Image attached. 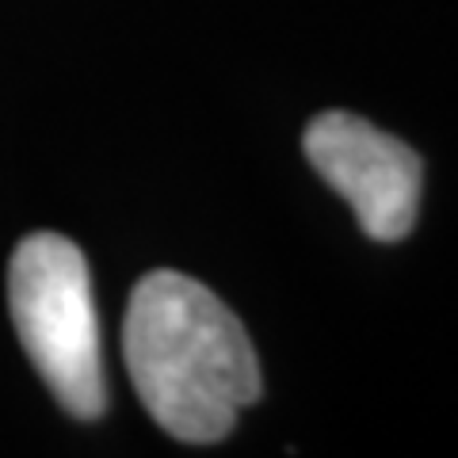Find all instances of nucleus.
I'll list each match as a JSON object with an SVG mask.
<instances>
[{"label": "nucleus", "mask_w": 458, "mask_h": 458, "mask_svg": "<svg viewBox=\"0 0 458 458\" xmlns=\"http://www.w3.org/2000/svg\"><path fill=\"white\" fill-rule=\"evenodd\" d=\"M123 355L146 412L180 443H218L260 397V363L245 325L180 271H149L134 286Z\"/></svg>", "instance_id": "1"}, {"label": "nucleus", "mask_w": 458, "mask_h": 458, "mask_svg": "<svg viewBox=\"0 0 458 458\" xmlns=\"http://www.w3.org/2000/svg\"><path fill=\"white\" fill-rule=\"evenodd\" d=\"M8 310L57 405L77 420H96L107 409V382L84 252L62 233L23 237L8 267Z\"/></svg>", "instance_id": "2"}, {"label": "nucleus", "mask_w": 458, "mask_h": 458, "mask_svg": "<svg viewBox=\"0 0 458 458\" xmlns=\"http://www.w3.org/2000/svg\"><path fill=\"white\" fill-rule=\"evenodd\" d=\"M306 157L355 210L367 237L401 241L412 229L424 165L405 141L352 111H325L306 126Z\"/></svg>", "instance_id": "3"}]
</instances>
